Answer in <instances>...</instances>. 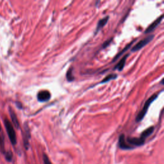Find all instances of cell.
<instances>
[{
    "instance_id": "11",
    "label": "cell",
    "mask_w": 164,
    "mask_h": 164,
    "mask_svg": "<svg viewBox=\"0 0 164 164\" xmlns=\"http://www.w3.org/2000/svg\"><path fill=\"white\" fill-rule=\"evenodd\" d=\"M109 19V16H106L104 18L100 19L97 24L96 26V28H95V33H98L102 28L105 26V25L108 23Z\"/></svg>"
},
{
    "instance_id": "17",
    "label": "cell",
    "mask_w": 164,
    "mask_h": 164,
    "mask_svg": "<svg viewBox=\"0 0 164 164\" xmlns=\"http://www.w3.org/2000/svg\"><path fill=\"white\" fill-rule=\"evenodd\" d=\"M43 161H44V164H53L50 161L49 158H48V155L45 153L43 155Z\"/></svg>"
},
{
    "instance_id": "13",
    "label": "cell",
    "mask_w": 164,
    "mask_h": 164,
    "mask_svg": "<svg viewBox=\"0 0 164 164\" xmlns=\"http://www.w3.org/2000/svg\"><path fill=\"white\" fill-rule=\"evenodd\" d=\"M133 42H134V40H132L131 41V42L129 44H128L124 49H123L120 52H119V53H118L117 54V55L114 57V59H113V60H112V62H115L121 55H122V54H123V53H124L125 51H126L130 48V46H131V45H132V44L133 43Z\"/></svg>"
},
{
    "instance_id": "2",
    "label": "cell",
    "mask_w": 164,
    "mask_h": 164,
    "mask_svg": "<svg viewBox=\"0 0 164 164\" xmlns=\"http://www.w3.org/2000/svg\"><path fill=\"white\" fill-rule=\"evenodd\" d=\"M4 125L5 126V129L7 133L8 134V138L12 143V145H16L17 144V138H16V134L14 130V128L13 127L12 123L8 119H4Z\"/></svg>"
},
{
    "instance_id": "12",
    "label": "cell",
    "mask_w": 164,
    "mask_h": 164,
    "mask_svg": "<svg viewBox=\"0 0 164 164\" xmlns=\"http://www.w3.org/2000/svg\"><path fill=\"white\" fill-rule=\"evenodd\" d=\"M154 130H155V128L153 126H151V127H149L148 128H147L146 130H145L141 134V138L146 140V139L147 137H148L149 136L151 135L153 131H154Z\"/></svg>"
},
{
    "instance_id": "14",
    "label": "cell",
    "mask_w": 164,
    "mask_h": 164,
    "mask_svg": "<svg viewBox=\"0 0 164 164\" xmlns=\"http://www.w3.org/2000/svg\"><path fill=\"white\" fill-rule=\"evenodd\" d=\"M117 78V74H110L108 75L107 76H106V77L100 82V84L107 83V82L110 81V80L115 79H116Z\"/></svg>"
},
{
    "instance_id": "16",
    "label": "cell",
    "mask_w": 164,
    "mask_h": 164,
    "mask_svg": "<svg viewBox=\"0 0 164 164\" xmlns=\"http://www.w3.org/2000/svg\"><path fill=\"white\" fill-rule=\"evenodd\" d=\"M5 158L8 161H11L12 160L13 158V154L11 151H7L6 153H5Z\"/></svg>"
},
{
    "instance_id": "9",
    "label": "cell",
    "mask_w": 164,
    "mask_h": 164,
    "mask_svg": "<svg viewBox=\"0 0 164 164\" xmlns=\"http://www.w3.org/2000/svg\"><path fill=\"white\" fill-rule=\"evenodd\" d=\"M8 111H9L10 115L12 121V122H13V126H14L17 129H19V127H20V126H19V120H18V117H17L15 112L13 110V109H12L11 107L9 108Z\"/></svg>"
},
{
    "instance_id": "4",
    "label": "cell",
    "mask_w": 164,
    "mask_h": 164,
    "mask_svg": "<svg viewBox=\"0 0 164 164\" xmlns=\"http://www.w3.org/2000/svg\"><path fill=\"white\" fill-rule=\"evenodd\" d=\"M126 142L134 148V146H141L144 144L145 140L142 138H136V137H128L126 139Z\"/></svg>"
},
{
    "instance_id": "6",
    "label": "cell",
    "mask_w": 164,
    "mask_h": 164,
    "mask_svg": "<svg viewBox=\"0 0 164 164\" xmlns=\"http://www.w3.org/2000/svg\"><path fill=\"white\" fill-rule=\"evenodd\" d=\"M119 147L123 150H130L133 149V147L130 146L126 141L125 136L124 134H121L119 138Z\"/></svg>"
},
{
    "instance_id": "1",
    "label": "cell",
    "mask_w": 164,
    "mask_h": 164,
    "mask_svg": "<svg viewBox=\"0 0 164 164\" xmlns=\"http://www.w3.org/2000/svg\"><path fill=\"white\" fill-rule=\"evenodd\" d=\"M160 92L159 93H157V94H153V95H151V97H150L145 103L142 109V110L138 114V115H136V122H140L141 121L144 117H145V115H146L147 112V110H148V108L150 106V105H151V103L156 100V98H158V95H159Z\"/></svg>"
},
{
    "instance_id": "10",
    "label": "cell",
    "mask_w": 164,
    "mask_h": 164,
    "mask_svg": "<svg viewBox=\"0 0 164 164\" xmlns=\"http://www.w3.org/2000/svg\"><path fill=\"white\" fill-rule=\"evenodd\" d=\"M128 56H129V54H126L125 56L123 57L122 58V59L119 61V62L115 66L114 69H117L119 71H121L123 69H124V67H125V64H126V59H127Z\"/></svg>"
},
{
    "instance_id": "7",
    "label": "cell",
    "mask_w": 164,
    "mask_h": 164,
    "mask_svg": "<svg viewBox=\"0 0 164 164\" xmlns=\"http://www.w3.org/2000/svg\"><path fill=\"white\" fill-rule=\"evenodd\" d=\"M31 137L30 136V130L29 127L27 125V124L24 125V136H23V140H24V147L26 149H28L30 146L29 144V140Z\"/></svg>"
},
{
    "instance_id": "20",
    "label": "cell",
    "mask_w": 164,
    "mask_h": 164,
    "mask_svg": "<svg viewBox=\"0 0 164 164\" xmlns=\"http://www.w3.org/2000/svg\"><path fill=\"white\" fill-rule=\"evenodd\" d=\"M2 131V126H1V125H0V131Z\"/></svg>"
},
{
    "instance_id": "18",
    "label": "cell",
    "mask_w": 164,
    "mask_h": 164,
    "mask_svg": "<svg viewBox=\"0 0 164 164\" xmlns=\"http://www.w3.org/2000/svg\"><path fill=\"white\" fill-rule=\"evenodd\" d=\"M112 38H110V39H109V40H106V42H105L104 43V44H103V46H102V48L103 49H104V48H106V47H108L109 45H110V44L112 43Z\"/></svg>"
},
{
    "instance_id": "19",
    "label": "cell",
    "mask_w": 164,
    "mask_h": 164,
    "mask_svg": "<svg viewBox=\"0 0 164 164\" xmlns=\"http://www.w3.org/2000/svg\"><path fill=\"white\" fill-rule=\"evenodd\" d=\"M16 105H17V106H18L19 108H22V105H21V103H18V102H17V103H16Z\"/></svg>"
},
{
    "instance_id": "3",
    "label": "cell",
    "mask_w": 164,
    "mask_h": 164,
    "mask_svg": "<svg viewBox=\"0 0 164 164\" xmlns=\"http://www.w3.org/2000/svg\"><path fill=\"white\" fill-rule=\"evenodd\" d=\"M154 35H149L147 37L144 38V39L141 40L140 42H139L137 44H136L131 49L132 52H136L140 49H141L142 48H144L145 46H146L149 43L151 42V41L153 39Z\"/></svg>"
},
{
    "instance_id": "15",
    "label": "cell",
    "mask_w": 164,
    "mask_h": 164,
    "mask_svg": "<svg viewBox=\"0 0 164 164\" xmlns=\"http://www.w3.org/2000/svg\"><path fill=\"white\" fill-rule=\"evenodd\" d=\"M73 67H71L70 69L68 70L66 74V78L69 81H73L74 80V77L73 76Z\"/></svg>"
},
{
    "instance_id": "8",
    "label": "cell",
    "mask_w": 164,
    "mask_h": 164,
    "mask_svg": "<svg viewBox=\"0 0 164 164\" xmlns=\"http://www.w3.org/2000/svg\"><path fill=\"white\" fill-rule=\"evenodd\" d=\"M163 19V15H161V16H160L158 18H157L153 23H152L151 24H150L148 28L145 31V33H150L153 32L156 27L159 25V24L161 23V20Z\"/></svg>"
},
{
    "instance_id": "5",
    "label": "cell",
    "mask_w": 164,
    "mask_h": 164,
    "mask_svg": "<svg viewBox=\"0 0 164 164\" xmlns=\"http://www.w3.org/2000/svg\"><path fill=\"white\" fill-rule=\"evenodd\" d=\"M51 98V94L49 91L42 90L37 94V100L39 102H47Z\"/></svg>"
}]
</instances>
